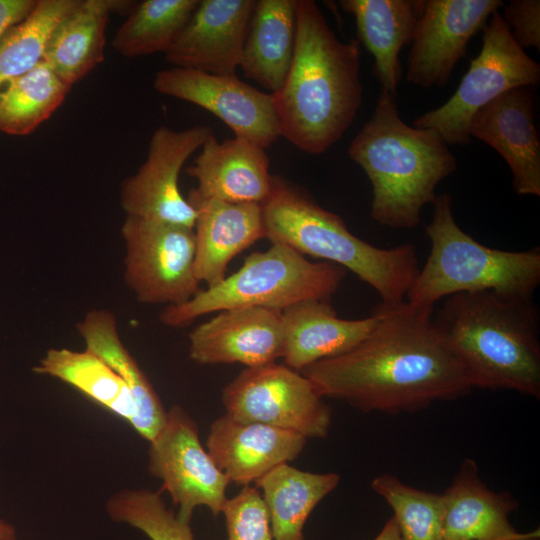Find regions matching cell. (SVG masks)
I'll return each mask as SVG.
<instances>
[{"instance_id": "cell-9", "label": "cell", "mask_w": 540, "mask_h": 540, "mask_svg": "<svg viewBox=\"0 0 540 540\" xmlns=\"http://www.w3.org/2000/svg\"><path fill=\"white\" fill-rule=\"evenodd\" d=\"M314 384L285 364L246 367L222 390L226 414L234 420L325 438L331 409Z\"/></svg>"}, {"instance_id": "cell-14", "label": "cell", "mask_w": 540, "mask_h": 540, "mask_svg": "<svg viewBox=\"0 0 540 540\" xmlns=\"http://www.w3.org/2000/svg\"><path fill=\"white\" fill-rule=\"evenodd\" d=\"M504 4L501 0H425L407 57L406 80L444 87L469 41Z\"/></svg>"}, {"instance_id": "cell-20", "label": "cell", "mask_w": 540, "mask_h": 540, "mask_svg": "<svg viewBox=\"0 0 540 540\" xmlns=\"http://www.w3.org/2000/svg\"><path fill=\"white\" fill-rule=\"evenodd\" d=\"M265 149L240 137L219 142L212 134L186 174L197 181L191 189L201 198L233 203H262L272 174Z\"/></svg>"}, {"instance_id": "cell-37", "label": "cell", "mask_w": 540, "mask_h": 540, "mask_svg": "<svg viewBox=\"0 0 540 540\" xmlns=\"http://www.w3.org/2000/svg\"><path fill=\"white\" fill-rule=\"evenodd\" d=\"M373 540H401L398 525L394 517H391L384 524L381 531Z\"/></svg>"}, {"instance_id": "cell-7", "label": "cell", "mask_w": 540, "mask_h": 540, "mask_svg": "<svg viewBox=\"0 0 540 540\" xmlns=\"http://www.w3.org/2000/svg\"><path fill=\"white\" fill-rule=\"evenodd\" d=\"M346 270L330 262H311L297 251L272 244L266 251L247 257L242 267L215 286L200 290L189 301L166 306L161 322L184 327L212 312L241 307L283 311L311 299L330 300Z\"/></svg>"}, {"instance_id": "cell-13", "label": "cell", "mask_w": 540, "mask_h": 540, "mask_svg": "<svg viewBox=\"0 0 540 540\" xmlns=\"http://www.w3.org/2000/svg\"><path fill=\"white\" fill-rule=\"evenodd\" d=\"M153 86L160 94L211 112L235 137L263 149L281 137L271 94L254 88L236 75H215L172 66L156 73Z\"/></svg>"}, {"instance_id": "cell-30", "label": "cell", "mask_w": 540, "mask_h": 540, "mask_svg": "<svg viewBox=\"0 0 540 540\" xmlns=\"http://www.w3.org/2000/svg\"><path fill=\"white\" fill-rule=\"evenodd\" d=\"M199 0H144L133 5L116 31L112 47L132 58L166 52L174 43Z\"/></svg>"}, {"instance_id": "cell-17", "label": "cell", "mask_w": 540, "mask_h": 540, "mask_svg": "<svg viewBox=\"0 0 540 540\" xmlns=\"http://www.w3.org/2000/svg\"><path fill=\"white\" fill-rule=\"evenodd\" d=\"M469 135L501 155L518 195L540 196V139L534 95L528 88L509 90L479 109L470 122Z\"/></svg>"}, {"instance_id": "cell-36", "label": "cell", "mask_w": 540, "mask_h": 540, "mask_svg": "<svg viewBox=\"0 0 540 540\" xmlns=\"http://www.w3.org/2000/svg\"><path fill=\"white\" fill-rule=\"evenodd\" d=\"M37 1V0H36ZM35 0H0V38L32 11Z\"/></svg>"}, {"instance_id": "cell-12", "label": "cell", "mask_w": 540, "mask_h": 540, "mask_svg": "<svg viewBox=\"0 0 540 540\" xmlns=\"http://www.w3.org/2000/svg\"><path fill=\"white\" fill-rule=\"evenodd\" d=\"M212 134V128L205 125L183 130L159 126L150 138L143 164L122 181L120 205L126 216L193 229L196 211L180 192L179 174Z\"/></svg>"}, {"instance_id": "cell-8", "label": "cell", "mask_w": 540, "mask_h": 540, "mask_svg": "<svg viewBox=\"0 0 540 540\" xmlns=\"http://www.w3.org/2000/svg\"><path fill=\"white\" fill-rule=\"evenodd\" d=\"M539 81V63L516 43L496 11L483 29L479 54L470 61L454 94L412 124L434 130L447 145L468 144L470 122L479 109L509 90L536 86Z\"/></svg>"}, {"instance_id": "cell-26", "label": "cell", "mask_w": 540, "mask_h": 540, "mask_svg": "<svg viewBox=\"0 0 540 540\" xmlns=\"http://www.w3.org/2000/svg\"><path fill=\"white\" fill-rule=\"evenodd\" d=\"M121 4L110 0H78L54 27L43 60L69 87L104 60L106 27Z\"/></svg>"}, {"instance_id": "cell-23", "label": "cell", "mask_w": 540, "mask_h": 540, "mask_svg": "<svg viewBox=\"0 0 540 540\" xmlns=\"http://www.w3.org/2000/svg\"><path fill=\"white\" fill-rule=\"evenodd\" d=\"M423 0H341L356 23L357 41L374 58L373 73L381 91L397 97L402 78L399 55L411 44Z\"/></svg>"}, {"instance_id": "cell-11", "label": "cell", "mask_w": 540, "mask_h": 540, "mask_svg": "<svg viewBox=\"0 0 540 540\" xmlns=\"http://www.w3.org/2000/svg\"><path fill=\"white\" fill-rule=\"evenodd\" d=\"M148 471L162 482L175 505L178 518L190 523L196 507L221 514L230 481L215 465L199 437L195 420L174 405L149 441Z\"/></svg>"}, {"instance_id": "cell-27", "label": "cell", "mask_w": 540, "mask_h": 540, "mask_svg": "<svg viewBox=\"0 0 540 540\" xmlns=\"http://www.w3.org/2000/svg\"><path fill=\"white\" fill-rule=\"evenodd\" d=\"M336 473H314L279 465L256 486L268 510L274 540H304L303 528L314 508L339 484Z\"/></svg>"}, {"instance_id": "cell-24", "label": "cell", "mask_w": 540, "mask_h": 540, "mask_svg": "<svg viewBox=\"0 0 540 540\" xmlns=\"http://www.w3.org/2000/svg\"><path fill=\"white\" fill-rule=\"evenodd\" d=\"M296 0H256L239 68L273 93L289 72L296 41Z\"/></svg>"}, {"instance_id": "cell-15", "label": "cell", "mask_w": 540, "mask_h": 540, "mask_svg": "<svg viewBox=\"0 0 540 540\" xmlns=\"http://www.w3.org/2000/svg\"><path fill=\"white\" fill-rule=\"evenodd\" d=\"M256 0H199L165 52L173 67L236 75Z\"/></svg>"}, {"instance_id": "cell-25", "label": "cell", "mask_w": 540, "mask_h": 540, "mask_svg": "<svg viewBox=\"0 0 540 540\" xmlns=\"http://www.w3.org/2000/svg\"><path fill=\"white\" fill-rule=\"evenodd\" d=\"M86 349L99 356L127 384L135 405L131 426L148 442L162 427L167 410L135 358L123 344L116 315L107 309H92L76 324Z\"/></svg>"}, {"instance_id": "cell-18", "label": "cell", "mask_w": 540, "mask_h": 540, "mask_svg": "<svg viewBox=\"0 0 540 540\" xmlns=\"http://www.w3.org/2000/svg\"><path fill=\"white\" fill-rule=\"evenodd\" d=\"M307 440L296 432L240 422L224 414L212 422L206 450L230 483L243 487L296 459Z\"/></svg>"}, {"instance_id": "cell-29", "label": "cell", "mask_w": 540, "mask_h": 540, "mask_svg": "<svg viewBox=\"0 0 540 540\" xmlns=\"http://www.w3.org/2000/svg\"><path fill=\"white\" fill-rule=\"evenodd\" d=\"M70 88L44 60L9 80L0 88V131L32 133L63 103Z\"/></svg>"}, {"instance_id": "cell-16", "label": "cell", "mask_w": 540, "mask_h": 540, "mask_svg": "<svg viewBox=\"0 0 540 540\" xmlns=\"http://www.w3.org/2000/svg\"><path fill=\"white\" fill-rule=\"evenodd\" d=\"M282 349L281 311L268 308L223 310L189 334V357L200 365L254 367L275 362Z\"/></svg>"}, {"instance_id": "cell-6", "label": "cell", "mask_w": 540, "mask_h": 540, "mask_svg": "<svg viewBox=\"0 0 540 540\" xmlns=\"http://www.w3.org/2000/svg\"><path fill=\"white\" fill-rule=\"evenodd\" d=\"M426 235L431 249L405 300L432 307L441 299L464 292L533 297L540 285V248L506 251L485 246L457 224L452 198L437 194Z\"/></svg>"}, {"instance_id": "cell-19", "label": "cell", "mask_w": 540, "mask_h": 540, "mask_svg": "<svg viewBox=\"0 0 540 540\" xmlns=\"http://www.w3.org/2000/svg\"><path fill=\"white\" fill-rule=\"evenodd\" d=\"M187 200L196 211L195 275L212 287L235 256L265 238L261 206L201 198L191 190Z\"/></svg>"}, {"instance_id": "cell-4", "label": "cell", "mask_w": 540, "mask_h": 540, "mask_svg": "<svg viewBox=\"0 0 540 540\" xmlns=\"http://www.w3.org/2000/svg\"><path fill=\"white\" fill-rule=\"evenodd\" d=\"M349 157L372 185L370 215L382 226L412 229L436 197L437 185L457 168V159L431 129L408 125L396 97L381 91L371 118L351 141Z\"/></svg>"}, {"instance_id": "cell-10", "label": "cell", "mask_w": 540, "mask_h": 540, "mask_svg": "<svg viewBox=\"0 0 540 540\" xmlns=\"http://www.w3.org/2000/svg\"><path fill=\"white\" fill-rule=\"evenodd\" d=\"M121 236L124 281L140 303L177 306L201 290L193 229L126 216Z\"/></svg>"}, {"instance_id": "cell-38", "label": "cell", "mask_w": 540, "mask_h": 540, "mask_svg": "<svg viewBox=\"0 0 540 540\" xmlns=\"http://www.w3.org/2000/svg\"><path fill=\"white\" fill-rule=\"evenodd\" d=\"M0 540H17V531L15 526L1 517Z\"/></svg>"}, {"instance_id": "cell-21", "label": "cell", "mask_w": 540, "mask_h": 540, "mask_svg": "<svg viewBox=\"0 0 540 540\" xmlns=\"http://www.w3.org/2000/svg\"><path fill=\"white\" fill-rule=\"evenodd\" d=\"M444 540H539V529L519 532L509 520L518 504L508 493L489 489L473 459H465L442 494Z\"/></svg>"}, {"instance_id": "cell-33", "label": "cell", "mask_w": 540, "mask_h": 540, "mask_svg": "<svg viewBox=\"0 0 540 540\" xmlns=\"http://www.w3.org/2000/svg\"><path fill=\"white\" fill-rule=\"evenodd\" d=\"M105 507L112 521L130 525L150 540H195L190 523L166 506L160 491L122 489L108 498Z\"/></svg>"}, {"instance_id": "cell-5", "label": "cell", "mask_w": 540, "mask_h": 540, "mask_svg": "<svg viewBox=\"0 0 540 540\" xmlns=\"http://www.w3.org/2000/svg\"><path fill=\"white\" fill-rule=\"evenodd\" d=\"M265 238L352 271L380 296L383 306L405 301L418 271L413 244L379 248L352 234L344 220L321 207L303 188L272 175L271 188L260 203Z\"/></svg>"}, {"instance_id": "cell-32", "label": "cell", "mask_w": 540, "mask_h": 540, "mask_svg": "<svg viewBox=\"0 0 540 540\" xmlns=\"http://www.w3.org/2000/svg\"><path fill=\"white\" fill-rule=\"evenodd\" d=\"M371 488L394 512L401 540H444L442 494L420 490L391 474H381Z\"/></svg>"}, {"instance_id": "cell-34", "label": "cell", "mask_w": 540, "mask_h": 540, "mask_svg": "<svg viewBox=\"0 0 540 540\" xmlns=\"http://www.w3.org/2000/svg\"><path fill=\"white\" fill-rule=\"evenodd\" d=\"M221 513L227 540H274L268 510L256 486H243L235 496L227 498Z\"/></svg>"}, {"instance_id": "cell-22", "label": "cell", "mask_w": 540, "mask_h": 540, "mask_svg": "<svg viewBox=\"0 0 540 540\" xmlns=\"http://www.w3.org/2000/svg\"><path fill=\"white\" fill-rule=\"evenodd\" d=\"M377 312L362 319L339 318L328 300L311 299L281 311L284 364L295 371L344 354L375 328Z\"/></svg>"}, {"instance_id": "cell-28", "label": "cell", "mask_w": 540, "mask_h": 540, "mask_svg": "<svg viewBox=\"0 0 540 540\" xmlns=\"http://www.w3.org/2000/svg\"><path fill=\"white\" fill-rule=\"evenodd\" d=\"M33 371L72 386L130 425L136 418V405L127 384L99 356L86 348L83 351L50 348Z\"/></svg>"}, {"instance_id": "cell-31", "label": "cell", "mask_w": 540, "mask_h": 540, "mask_svg": "<svg viewBox=\"0 0 540 540\" xmlns=\"http://www.w3.org/2000/svg\"><path fill=\"white\" fill-rule=\"evenodd\" d=\"M78 0H37L29 15L0 38V88L43 60L48 38Z\"/></svg>"}, {"instance_id": "cell-3", "label": "cell", "mask_w": 540, "mask_h": 540, "mask_svg": "<svg viewBox=\"0 0 540 540\" xmlns=\"http://www.w3.org/2000/svg\"><path fill=\"white\" fill-rule=\"evenodd\" d=\"M472 388L540 397V318L533 297L451 295L434 316Z\"/></svg>"}, {"instance_id": "cell-2", "label": "cell", "mask_w": 540, "mask_h": 540, "mask_svg": "<svg viewBox=\"0 0 540 540\" xmlns=\"http://www.w3.org/2000/svg\"><path fill=\"white\" fill-rule=\"evenodd\" d=\"M296 41L283 85L270 93L281 137L320 155L352 124L362 106L360 43L340 41L313 0H296Z\"/></svg>"}, {"instance_id": "cell-1", "label": "cell", "mask_w": 540, "mask_h": 540, "mask_svg": "<svg viewBox=\"0 0 540 540\" xmlns=\"http://www.w3.org/2000/svg\"><path fill=\"white\" fill-rule=\"evenodd\" d=\"M379 320L352 350L302 371L323 397L363 412H414L472 387L435 323L432 307L379 304Z\"/></svg>"}, {"instance_id": "cell-35", "label": "cell", "mask_w": 540, "mask_h": 540, "mask_svg": "<svg viewBox=\"0 0 540 540\" xmlns=\"http://www.w3.org/2000/svg\"><path fill=\"white\" fill-rule=\"evenodd\" d=\"M504 7L506 24L522 48H540V1L512 0Z\"/></svg>"}]
</instances>
